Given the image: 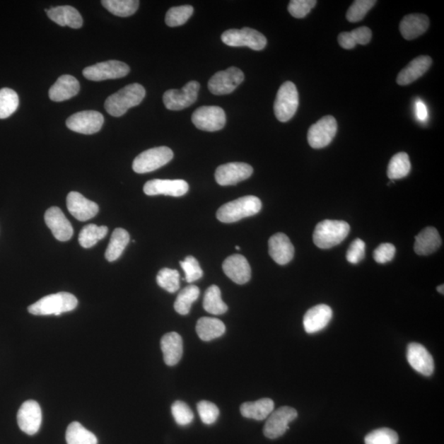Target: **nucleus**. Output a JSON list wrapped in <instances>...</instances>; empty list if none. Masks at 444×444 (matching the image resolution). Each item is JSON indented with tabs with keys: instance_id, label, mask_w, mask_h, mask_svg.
<instances>
[{
	"instance_id": "1",
	"label": "nucleus",
	"mask_w": 444,
	"mask_h": 444,
	"mask_svg": "<svg viewBox=\"0 0 444 444\" xmlns=\"http://www.w3.org/2000/svg\"><path fill=\"white\" fill-rule=\"evenodd\" d=\"M146 90L142 85L133 83L126 86L105 100V108L114 117H120L128 110L137 107L145 98Z\"/></svg>"
},
{
	"instance_id": "34",
	"label": "nucleus",
	"mask_w": 444,
	"mask_h": 444,
	"mask_svg": "<svg viewBox=\"0 0 444 444\" xmlns=\"http://www.w3.org/2000/svg\"><path fill=\"white\" fill-rule=\"evenodd\" d=\"M204 310L209 314L214 315H223L228 310L223 300L221 299V290L218 286H211L206 291L204 299Z\"/></svg>"
},
{
	"instance_id": "2",
	"label": "nucleus",
	"mask_w": 444,
	"mask_h": 444,
	"mask_svg": "<svg viewBox=\"0 0 444 444\" xmlns=\"http://www.w3.org/2000/svg\"><path fill=\"white\" fill-rule=\"evenodd\" d=\"M262 201L255 196H245L221 206L216 218L223 223H233L241 219L259 214Z\"/></svg>"
},
{
	"instance_id": "46",
	"label": "nucleus",
	"mask_w": 444,
	"mask_h": 444,
	"mask_svg": "<svg viewBox=\"0 0 444 444\" xmlns=\"http://www.w3.org/2000/svg\"><path fill=\"white\" fill-rule=\"evenodd\" d=\"M180 266L185 271L186 281L189 284L199 280L204 276L199 261L193 256L186 257L184 261L180 262Z\"/></svg>"
},
{
	"instance_id": "26",
	"label": "nucleus",
	"mask_w": 444,
	"mask_h": 444,
	"mask_svg": "<svg viewBox=\"0 0 444 444\" xmlns=\"http://www.w3.org/2000/svg\"><path fill=\"white\" fill-rule=\"evenodd\" d=\"M432 59L427 55H421L408 64L407 66L402 70L397 78V84L406 86L415 82L425 74L431 68Z\"/></svg>"
},
{
	"instance_id": "5",
	"label": "nucleus",
	"mask_w": 444,
	"mask_h": 444,
	"mask_svg": "<svg viewBox=\"0 0 444 444\" xmlns=\"http://www.w3.org/2000/svg\"><path fill=\"white\" fill-rule=\"evenodd\" d=\"M299 107V93L292 82L282 84L277 92L274 103V113L281 122H287L296 113Z\"/></svg>"
},
{
	"instance_id": "10",
	"label": "nucleus",
	"mask_w": 444,
	"mask_h": 444,
	"mask_svg": "<svg viewBox=\"0 0 444 444\" xmlns=\"http://www.w3.org/2000/svg\"><path fill=\"white\" fill-rule=\"evenodd\" d=\"M130 71L129 65L118 60H109L103 63L85 68L83 71L84 77L94 82L108 79H117L125 77Z\"/></svg>"
},
{
	"instance_id": "35",
	"label": "nucleus",
	"mask_w": 444,
	"mask_h": 444,
	"mask_svg": "<svg viewBox=\"0 0 444 444\" xmlns=\"http://www.w3.org/2000/svg\"><path fill=\"white\" fill-rule=\"evenodd\" d=\"M108 233L107 226H98L95 224H89L83 227L81 230L78 241L84 249L92 248L98 241L105 238Z\"/></svg>"
},
{
	"instance_id": "53",
	"label": "nucleus",
	"mask_w": 444,
	"mask_h": 444,
	"mask_svg": "<svg viewBox=\"0 0 444 444\" xmlns=\"http://www.w3.org/2000/svg\"><path fill=\"white\" fill-rule=\"evenodd\" d=\"M235 249H236V250H238V251L240 250V246H238V245H237L235 247Z\"/></svg>"
},
{
	"instance_id": "37",
	"label": "nucleus",
	"mask_w": 444,
	"mask_h": 444,
	"mask_svg": "<svg viewBox=\"0 0 444 444\" xmlns=\"http://www.w3.org/2000/svg\"><path fill=\"white\" fill-rule=\"evenodd\" d=\"M103 6L118 17L132 16L139 7L138 0H103Z\"/></svg>"
},
{
	"instance_id": "15",
	"label": "nucleus",
	"mask_w": 444,
	"mask_h": 444,
	"mask_svg": "<svg viewBox=\"0 0 444 444\" xmlns=\"http://www.w3.org/2000/svg\"><path fill=\"white\" fill-rule=\"evenodd\" d=\"M254 169L244 163H230L219 166L216 170L215 179L221 186L235 185L249 179Z\"/></svg>"
},
{
	"instance_id": "41",
	"label": "nucleus",
	"mask_w": 444,
	"mask_h": 444,
	"mask_svg": "<svg viewBox=\"0 0 444 444\" xmlns=\"http://www.w3.org/2000/svg\"><path fill=\"white\" fill-rule=\"evenodd\" d=\"M194 13V8L191 5L173 7L168 10L165 15V23L170 28L184 25Z\"/></svg>"
},
{
	"instance_id": "48",
	"label": "nucleus",
	"mask_w": 444,
	"mask_h": 444,
	"mask_svg": "<svg viewBox=\"0 0 444 444\" xmlns=\"http://www.w3.org/2000/svg\"><path fill=\"white\" fill-rule=\"evenodd\" d=\"M315 0H291L288 5V11L296 18H303L315 7Z\"/></svg>"
},
{
	"instance_id": "13",
	"label": "nucleus",
	"mask_w": 444,
	"mask_h": 444,
	"mask_svg": "<svg viewBox=\"0 0 444 444\" xmlns=\"http://www.w3.org/2000/svg\"><path fill=\"white\" fill-rule=\"evenodd\" d=\"M192 122L200 130L215 132L224 128L226 116L219 107H201L192 115Z\"/></svg>"
},
{
	"instance_id": "23",
	"label": "nucleus",
	"mask_w": 444,
	"mask_h": 444,
	"mask_svg": "<svg viewBox=\"0 0 444 444\" xmlns=\"http://www.w3.org/2000/svg\"><path fill=\"white\" fill-rule=\"evenodd\" d=\"M332 317V310L329 306L319 305L311 308L306 312L303 320L305 330L312 334L325 329L329 325Z\"/></svg>"
},
{
	"instance_id": "28",
	"label": "nucleus",
	"mask_w": 444,
	"mask_h": 444,
	"mask_svg": "<svg viewBox=\"0 0 444 444\" xmlns=\"http://www.w3.org/2000/svg\"><path fill=\"white\" fill-rule=\"evenodd\" d=\"M48 18L59 26H69L74 29L83 27V20L77 9L69 5L48 9Z\"/></svg>"
},
{
	"instance_id": "18",
	"label": "nucleus",
	"mask_w": 444,
	"mask_h": 444,
	"mask_svg": "<svg viewBox=\"0 0 444 444\" xmlns=\"http://www.w3.org/2000/svg\"><path fill=\"white\" fill-rule=\"evenodd\" d=\"M407 357L409 364L416 372L425 376L433 375L435 362L425 346L416 342L411 343L407 346Z\"/></svg>"
},
{
	"instance_id": "33",
	"label": "nucleus",
	"mask_w": 444,
	"mask_h": 444,
	"mask_svg": "<svg viewBox=\"0 0 444 444\" xmlns=\"http://www.w3.org/2000/svg\"><path fill=\"white\" fill-rule=\"evenodd\" d=\"M372 38V32L369 28L361 27L351 32L342 33L338 36V43L343 49H351L356 45L369 44Z\"/></svg>"
},
{
	"instance_id": "44",
	"label": "nucleus",
	"mask_w": 444,
	"mask_h": 444,
	"mask_svg": "<svg viewBox=\"0 0 444 444\" xmlns=\"http://www.w3.org/2000/svg\"><path fill=\"white\" fill-rule=\"evenodd\" d=\"M397 433L390 428H382L368 433L365 438L366 444H397Z\"/></svg>"
},
{
	"instance_id": "16",
	"label": "nucleus",
	"mask_w": 444,
	"mask_h": 444,
	"mask_svg": "<svg viewBox=\"0 0 444 444\" xmlns=\"http://www.w3.org/2000/svg\"><path fill=\"white\" fill-rule=\"evenodd\" d=\"M42 412L39 403L28 400L20 407L18 413L19 428L27 435L33 436L37 433L42 426Z\"/></svg>"
},
{
	"instance_id": "24",
	"label": "nucleus",
	"mask_w": 444,
	"mask_h": 444,
	"mask_svg": "<svg viewBox=\"0 0 444 444\" xmlns=\"http://www.w3.org/2000/svg\"><path fill=\"white\" fill-rule=\"evenodd\" d=\"M80 90L78 81L71 75H62L49 88V99L55 103L64 102L78 95Z\"/></svg>"
},
{
	"instance_id": "39",
	"label": "nucleus",
	"mask_w": 444,
	"mask_h": 444,
	"mask_svg": "<svg viewBox=\"0 0 444 444\" xmlns=\"http://www.w3.org/2000/svg\"><path fill=\"white\" fill-rule=\"evenodd\" d=\"M68 444H98L94 433L85 428L78 422L70 423L66 431Z\"/></svg>"
},
{
	"instance_id": "38",
	"label": "nucleus",
	"mask_w": 444,
	"mask_h": 444,
	"mask_svg": "<svg viewBox=\"0 0 444 444\" xmlns=\"http://www.w3.org/2000/svg\"><path fill=\"white\" fill-rule=\"evenodd\" d=\"M200 291L198 286L191 285L186 286L180 292L175 302V310L181 315H188L192 305L198 300Z\"/></svg>"
},
{
	"instance_id": "19",
	"label": "nucleus",
	"mask_w": 444,
	"mask_h": 444,
	"mask_svg": "<svg viewBox=\"0 0 444 444\" xmlns=\"http://www.w3.org/2000/svg\"><path fill=\"white\" fill-rule=\"evenodd\" d=\"M45 224L52 231L54 238L59 241H68L72 238L74 229L62 209L52 206L45 211Z\"/></svg>"
},
{
	"instance_id": "42",
	"label": "nucleus",
	"mask_w": 444,
	"mask_h": 444,
	"mask_svg": "<svg viewBox=\"0 0 444 444\" xmlns=\"http://www.w3.org/2000/svg\"><path fill=\"white\" fill-rule=\"evenodd\" d=\"M156 282L161 288L175 293L180 289V274L177 270L163 269L156 276Z\"/></svg>"
},
{
	"instance_id": "20",
	"label": "nucleus",
	"mask_w": 444,
	"mask_h": 444,
	"mask_svg": "<svg viewBox=\"0 0 444 444\" xmlns=\"http://www.w3.org/2000/svg\"><path fill=\"white\" fill-rule=\"evenodd\" d=\"M67 208L69 213L79 221L92 219L99 211V206L97 204L86 199L78 192H71L68 194Z\"/></svg>"
},
{
	"instance_id": "50",
	"label": "nucleus",
	"mask_w": 444,
	"mask_h": 444,
	"mask_svg": "<svg viewBox=\"0 0 444 444\" xmlns=\"http://www.w3.org/2000/svg\"><path fill=\"white\" fill-rule=\"evenodd\" d=\"M396 254L395 246L390 243L381 244L373 252V259L378 264H386L395 258Z\"/></svg>"
},
{
	"instance_id": "17",
	"label": "nucleus",
	"mask_w": 444,
	"mask_h": 444,
	"mask_svg": "<svg viewBox=\"0 0 444 444\" xmlns=\"http://www.w3.org/2000/svg\"><path fill=\"white\" fill-rule=\"evenodd\" d=\"M189 187L183 180H153L144 187V193L148 196L166 195L181 197L188 193Z\"/></svg>"
},
{
	"instance_id": "4",
	"label": "nucleus",
	"mask_w": 444,
	"mask_h": 444,
	"mask_svg": "<svg viewBox=\"0 0 444 444\" xmlns=\"http://www.w3.org/2000/svg\"><path fill=\"white\" fill-rule=\"evenodd\" d=\"M78 299L68 292H59L42 298L28 307V312L33 315H57L70 312L78 306Z\"/></svg>"
},
{
	"instance_id": "12",
	"label": "nucleus",
	"mask_w": 444,
	"mask_h": 444,
	"mask_svg": "<svg viewBox=\"0 0 444 444\" xmlns=\"http://www.w3.org/2000/svg\"><path fill=\"white\" fill-rule=\"evenodd\" d=\"M298 413L294 408L282 407L272 411L267 417L264 433L267 438L274 440L288 431L289 423L296 420Z\"/></svg>"
},
{
	"instance_id": "27",
	"label": "nucleus",
	"mask_w": 444,
	"mask_h": 444,
	"mask_svg": "<svg viewBox=\"0 0 444 444\" xmlns=\"http://www.w3.org/2000/svg\"><path fill=\"white\" fill-rule=\"evenodd\" d=\"M428 26H430V20L426 15L409 14L402 20L400 32L403 37L411 40L421 37L427 31Z\"/></svg>"
},
{
	"instance_id": "14",
	"label": "nucleus",
	"mask_w": 444,
	"mask_h": 444,
	"mask_svg": "<svg viewBox=\"0 0 444 444\" xmlns=\"http://www.w3.org/2000/svg\"><path fill=\"white\" fill-rule=\"evenodd\" d=\"M103 124V115L95 110L80 111L70 116L66 121L67 127L70 130L88 135L98 133Z\"/></svg>"
},
{
	"instance_id": "25",
	"label": "nucleus",
	"mask_w": 444,
	"mask_h": 444,
	"mask_svg": "<svg viewBox=\"0 0 444 444\" xmlns=\"http://www.w3.org/2000/svg\"><path fill=\"white\" fill-rule=\"evenodd\" d=\"M164 361L169 366L177 365L183 356V340L177 332H169L161 338Z\"/></svg>"
},
{
	"instance_id": "36",
	"label": "nucleus",
	"mask_w": 444,
	"mask_h": 444,
	"mask_svg": "<svg viewBox=\"0 0 444 444\" xmlns=\"http://www.w3.org/2000/svg\"><path fill=\"white\" fill-rule=\"evenodd\" d=\"M411 161L406 153H399L393 156L387 166V176L392 180L406 177L410 173Z\"/></svg>"
},
{
	"instance_id": "43",
	"label": "nucleus",
	"mask_w": 444,
	"mask_h": 444,
	"mask_svg": "<svg viewBox=\"0 0 444 444\" xmlns=\"http://www.w3.org/2000/svg\"><path fill=\"white\" fill-rule=\"evenodd\" d=\"M375 4V0H356L347 10L346 19L350 23L361 21Z\"/></svg>"
},
{
	"instance_id": "22",
	"label": "nucleus",
	"mask_w": 444,
	"mask_h": 444,
	"mask_svg": "<svg viewBox=\"0 0 444 444\" xmlns=\"http://www.w3.org/2000/svg\"><path fill=\"white\" fill-rule=\"evenodd\" d=\"M269 255L277 264L286 265L293 259L295 248L288 236L277 233L271 237L269 241Z\"/></svg>"
},
{
	"instance_id": "49",
	"label": "nucleus",
	"mask_w": 444,
	"mask_h": 444,
	"mask_svg": "<svg viewBox=\"0 0 444 444\" xmlns=\"http://www.w3.org/2000/svg\"><path fill=\"white\" fill-rule=\"evenodd\" d=\"M366 255V244L361 239H356L351 244L346 252V259L350 264H357L364 259Z\"/></svg>"
},
{
	"instance_id": "30",
	"label": "nucleus",
	"mask_w": 444,
	"mask_h": 444,
	"mask_svg": "<svg viewBox=\"0 0 444 444\" xmlns=\"http://www.w3.org/2000/svg\"><path fill=\"white\" fill-rule=\"evenodd\" d=\"M274 402L269 398H262L255 402H245L240 407L241 415L255 421H264L274 411Z\"/></svg>"
},
{
	"instance_id": "11",
	"label": "nucleus",
	"mask_w": 444,
	"mask_h": 444,
	"mask_svg": "<svg viewBox=\"0 0 444 444\" xmlns=\"http://www.w3.org/2000/svg\"><path fill=\"white\" fill-rule=\"evenodd\" d=\"M244 73L238 68L230 67L215 74L209 82L211 93L216 95H228L243 83Z\"/></svg>"
},
{
	"instance_id": "40",
	"label": "nucleus",
	"mask_w": 444,
	"mask_h": 444,
	"mask_svg": "<svg viewBox=\"0 0 444 444\" xmlns=\"http://www.w3.org/2000/svg\"><path fill=\"white\" fill-rule=\"evenodd\" d=\"M18 95L10 88L0 89V119H6L17 110Z\"/></svg>"
},
{
	"instance_id": "8",
	"label": "nucleus",
	"mask_w": 444,
	"mask_h": 444,
	"mask_svg": "<svg viewBox=\"0 0 444 444\" xmlns=\"http://www.w3.org/2000/svg\"><path fill=\"white\" fill-rule=\"evenodd\" d=\"M337 132V120L332 115H327L311 126L308 131V143L315 149L329 146Z\"/></svg>"
},
{
	"instance_id": "45",
	"label": "nucleus",
	"mask_w": 444,
	"mask_h": 444,
	"mask_svg": "<svg viewBox=\"0 0 444 444\" xmlns=\"http://www.w3.org/2000/svg\"><path fill=\"white\" fill-rule=\"evenodd\" d=\"M171 412L176 423L179 426H185L189 425L194 421V415L186 403L176 401L171 407Z\"/></svg>"
},
{
	"instance_id": "9",
	"label": "nucleus",
	"mask_w": 444,
	"mask_h": 444,
	"mask_svg": "<svg viewBox=\"0 0 444 444\" xmlns=\"http://www.w3.org/2000/svg\"><path fill=\"white\" fill-rule=\"evenodd\" d=\"M200 89V84L196 81H191L182 89L166 90L163 95L165 107L170 110H181L193 105Z\"/></svg>"
},
{
	"instance_id": "51",
	"label": "nucleus",
	"mask_w": 444,
	"mask_h": 444,
	"mask_svg": "<svg viewBox=\"0 0 444 444\" xmlns=\"http://www.w3.org/2000/svg\"><path fill=\"white\" fill-rule=\"evenodd\" d=\"M416 115L419 120L426 122L428 119V110L426 105L421 100H417L416 102Z\"/></svg>"
},
{
	"instance_id": "6",
	"label": "nucleus",
	"mask_w": 444,
	"mask_h": 444,
	"mask_svg": "<svg viewBox=\"0 0 444 444\" xmlns=\"http://www.w3.org/2000/svg\"><path fill=\"white\" fill-rule=\"evenodd\" d=\"M221 40L229 47H247L254 50L264 49L267 42L264 35L250 28L227 30L221 35Z\"/></svg>"
},
{
	"instance_id": "32",
	"label": "nucleus",
	"mask_w": 444,
	"mask_h": 444,
	"mask_svg": "<svg viewBox=\"0 0 444 444\" xmlns=\"http://www.w3.org/2000/svg\"><path fill=\"white\" fill-rule=\"evenodd\" d=\"M129 232L122 228H117L111 235L110 244L105 251V259L109 262L117 260L129 243Z\"/></svg>"
},
{
	"instance_id": "21",
	"label": "nucleus",
	"mask_w": 444,
	"mask_h": 444,
	"mask_svg": "<svg viewBox=\"0 0 444 444\" xmlns=\"http://www.w3.org/2000/svg\"><path fill=\"white\" fill-rule=\"evenodd\" d=\"M222 269L225 274L236 284H245L251 279V267L249 262L240 255L228 257L222 264Z\"/></svg>"
},
{
	"instance_id": "31",
	"label": "nucleus",
	"mask_w": 444,
	"mask_h": 444,
	"mask_svg": "<svg viewBox=\"0 0 444 444\" xmlns=\"http://www.w3.org/2000/svg\"><path fill=\"white\" fill-rule=\"evenodd\" d=\"M196 332L201 340L210 341L224 335L226 326L215 317H201L197 322Z\"/></svg>"
},
{
	"instance_id": "52",
	"label": "nucleus",
	"mask_w": 444,
	"mask_h": 444,
	"mask_svg": "<svg viewBox=\"0 0 444 444\" xmlns=\"http://www.w3.org/2000/svg\"><path fill=\"white\" fill-rule=\"evenodd\" d=\"M437 291L440 292V294L443 295L444 294V286L443 285L438 286L437 287Z\"/></svg>"
},
{
	"instance_id": "3",
	"label": "nucleus",
	"mask_w": 444,
	"mask_h": 444,
	"mask_svg": "<svg viewBox=\"0 0 444 444\" xmlns=\"http://www.w3.org/2000/svg\"><path fill=\"white\" fill-rule=\"evenodd\" d=\"M349 232L350 226L344 221L325 220L316 226L312 240L320 249H331L341 244Z\"/></svg>"
},
{
	"instance_id": "29",
	"label": "nucleus",
	"mask_w": 444,
	"mask_h": 444,
	"mask_svg": "<svg viewBox=\"0 0 444 444\" xmlns=\"http://www.w3.org/2000/svg\"><path fill=\"white\" fill-rule=\"evenodd\" d=\"M441 245V237L435 227H426L416 235L414 250L419 255H428L436 252Z\"/></svg>"
},
{
	"instance_id": "7",
	"label": "nucleus",
	"mask_w": 444,
	"mask_h": 444,
	"mask_svg": "<svg viewBox=\"0 0 444 444\" xmlns=\"http://www.w3.org/2000/svg\"><path fill=\"white\" fill-rule=\"evenodd\" d=\"M173 158V150L168 147L151 148L144 151L134 159L133 170L138 174L149 173L163 168Z\"/></svg>"
},
{
	"instance_id": "47",
	"label": "nucleus",
	"mask_w": 444,
	"mask_h": 444,
	"mask_svg": "<svg viewBox=\"0 0 444 444\" xmlns=\"http://www.w3.org/2000/svg\"><path fill=\"white\" fill-rule=\"evenodd\" d=\"M199 415L205 425H211L218 420L219 409L214 403L208 401H201L198 403Z\"/></svg>"
}]
</instances>
